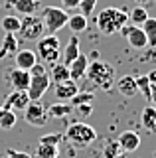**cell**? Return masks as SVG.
<instances>
[{"mask_svg":"<svg viewBox=\"0 0 156 158\" xmlns=\"http://www.w3.org/2000/svg\"><path fill=\"white\" fill-rule=\"evenodd\" d=\"M42 22H43V30L47 34H55L60 32L63 26H67V20H69V14L67 10L57 8V6H46L42 10Z\"/></svg>","mask_w":156,"mask_h":158,"instance_id":"cell-5","label":"cell"},{"mask_svg":"<svg viewBox=\"0 0 156 158\" xmlns=\"http://www.w3.org/2000/svg\"><path fill=\"white\" fill-rule=\"evenodd\" d=\"M6 156L8 158H32L30 154H28V152H20V150H6Z\"/></svg>","mask_w":156,"mask_h":158,"instance_id":"cell-36","label":"cell"},{"mask_svg":"<svg viewBox=\"0 0 156 158\" xmlns=\"http://www.w3.org/2000/svg\"><path fill=\"white\" fill-rule=\"evenodd\" d=\"M46 109H47V117H53V118H63L73 113V107L69 103H53V105L46 107Z\"/></svg>","mask_w":156,"mask_h":158,"instance_id":"cell-22","label":"cell"},{"mask_svg":"<svg viewBox=\"0 0 156 158\" xmlns=\"http://www.w3.org/2000/svg\"><path fill=\"white\" fill-rule=\"evenodd\" d=\"M81 0H61V6L63 10H71V8H79Z\"/></svg>","mask_w":156,"mask_h":158,"instance_id":"cell-37","label":"cell"},{"mask_svg":"<svg viewBox=\"0 0 156 158\" xmlns=\"http://www.w3.org/2000/svg\"><path fill=\"white\" fill-rule=\"evenodd\" d=\"M95 4H97V0H81V4H79L81 14L83 16H91L93 10H95Z\"/></svg>","mask_w":156,"mask_h":158,"instance_id":"cell-33","label":"cell"},{"mask_svg":"<svg viewBox=\"0 0 156 158\" xmlns=\"http://www.w3.org/2000/svg\"><path fill=\"white\" fill-rule=\"evenodd\" d=\"M95 24H97V28H99V32L103 34V36H113V34L121 32V30L129 24V10L109 6V8L101 10V12L97 14Z\"/></svg>","mask_w":156,"mask_h":158,"instance_id":"cell-1","label":"cell"},{"mask_svg":"<svg viewBox=\"0 0 156 158\" xmlns=\"http://www.w3.org/2000/svg\"><path fill=\"white\" fill-rule=\"evenodd\" d=\"M38 0H12V8L22 16H32L38 12Z\"/></svg>","mask_w":156,"mask_h":158,"instance_id":"cell-19","label":"cell"},{"mask_svg":"<svg viewBox=\"0 0 156 158\" xmlns=\"http://www.w3.org/2000/svg\"><path fill=\"white\" fill-rule=\"evenodd\" d=\"M61 140H63V135H61V132H51V135H46V136L40 138L42 144H51V146H57Z\"/></svg>","mask_w":156,"mask_h":158,"instance_id":"cell-31","label":"cell"},{"mask_svg":"<svg viewBox=\"0 0 156 158\" xmlns=\"http://www.w3.org/2000/svg\"><path fill=\"white\" fill-rule=\"evenodd\" d=\"M117 142H119L121 150H125V152H134L136 148L140 146V136L136 135L134 131H125V132H121V135H119Z\"/></svg>","mask_w":156,"mask_h":158,"instance_id":"cell-13","label":"cell"},{"mask_svg":"<svg viewBox=\"0 0 156 158\" xmlns=\"http://www.w3.org/2000/svg\"><path fill=\"white\" fill-rule=\"evenodd\" d=\"M2 30L6 34H18V30H20V18L14 16V14L4 16L2 18Z\"/></svg>","mask_w":156,"mask_h":158,"instance_id":"cell-25","label":"cell"},{"mask_svg":"<svg viewBox=\"0 0 156 158\" xmlns=\"http://www.w3.org/2000/svg\"><path fill=\"white\" fill-rule=\"evenodd\" d=\"M150 101L156 105V83H152V87H150Z\"/></svg>","mask_w":156,"mask_h":158,"instance_id":"cell-38","label":"cell"},{"mask_svg":"<svg viewBox=\"0 0 156 158\" xmlns=\"http://www.w3.org/2000/svg\"><path fill=\"white\" fill-rule=\"evenodd\" d=\"M79 89H77V83L73 79H67V81H61V83H55V97L60 101H69L73 95H77Z\"/></svg>","mask_w":156,"mask_h":158,"instance_id":"cell-15","label":"cell"},{"mask_svg":"<svg viewBox=\"0 0 156 158\" xmlns=\"http://www.w3.org/2000/svg\"><path fill=\"white\" fill-rule=\"evenodd\" d=\"M87 65H89V57H87L85 53H79V56H77V57L71 61V65H69V77L73 79V81L85 77Z\"/></svg>","mask_w":156,"mask_h":158,"instance_id":"cell-16","label":"cell"},{"mask_svg":"<svg viewBox=\"0 0 156 158\" xmlns=\"http://www.w3.org/2000/svg\"><path fill=\"white\" fill-rule=\"evenodd\" d=\"M73 111H77L79 115H83V117H89L91 113H93V105H91V103H87V105H79V107H73Z\"/></svg>","mask_w":156,"mask_h":158,"instance_id":"cell-34","label":"cell"},{"mask_svg":"<svg viewBox=\"0 0 156 158\" xmlns=\"http://www.w3.org/2000/svg\"><path fill=\"white\" fill-rule=\"evenodd\" d=\"M43 73H47V69H46V65H43V63H40V61H38L36 65L30 69V75H43Z\"/></svg>","mask_w":156,"mask_h":158,"instance_id":"cell-35","label":"cell"},{"mask_svg":"<svg viewBox=\"0 0 156 158\" xmlns=\"http://www.w3.org/2000/svg\"><path fill=\"white\" fill-rule=\"evenodd\" d=\"M51 85V79L47 73H43V75H32L30 79V85H28V97H30V101H40L43 97V93L50 89Z\"/></svg>","mask_w":156,"mask_h":158,"instance_id":"cell-8","label":"cell"},{"mask_svg":"<svg viewBox=\"0 0 156 158\" xmlns=\"http://www.w3.org/2000/svg\"><path fill=\"white\" fill-rule=\"evenodd\" d=\"M140 123L146 131H154L156 128V107L146 105L142 109V115H140Z\"/></svg>","mask_w":156,"mask_h":158,"instance_id":"cell-23","label":"cell"},{"mask_svg":"<svg viewBox=\"0 0 156 158\" xmlns=\"http://www.w3.org/2000/svg\"><path fill=\"white\" fill-rule=\"evenodd\" d=\"M146 77H148V81H150V83H156V69H154V71H150Z\"/></svg>","mask_w":156,"mask_h":158,"instance_id":"cell-39","label":"cell"},{"mask_svg":"<svg viewBox=\"0 0 156 158\" xmlns=\"http://www.w3.org/2000/svg\"><path fill=\"white\" fill-rule=\"evenodd\" d=\"M144 30V34H146V40H148V48H156V18H150L140 26Z\"/></svg>","mask_w":156,"mask_h":158,"instance_id":"cell-24","label":"cell"},{"mask_svg":"<svg viewBox=\"0 0 156 158\" xmlns=\"http://www.w3.org/2000/svg\"><path fill=\"white\" fill-rule=\"evenodd\" d=\"M79 53H81L79 52V38L73 36V38H69V42L65 44V48H63V65L69 67L71 61L79 56Z\"/></svg>","mask_w":156,"mask_h":158,"instance_id":"cell-17","label":"cell"},{"mask_svg":"<svg viewBox=\"0 0 156 158\" xmlns=\"http://www.w3.org/2000/svg\"><path fill=\"white\" fill-rule=\"evenodd\" d=\"M121 32L126 36V40H129V44H130L133 49H146V48H148L146 34H144V30L140 26H129V24H126Z\"/></svg>","mask_w":156,"mask_h":158,"instance_id":"cell-9","label":"cell"},{"mask_svg":"<svg viewBox=\"0 0 156 158\" xmlns=\"http://www.w3.org/2000/svg\"><path fill=\"white\" fill-rule=\"evenodd\" d=\"M119 150H121V146H119V142H117V140L107 142V146H105V158H115L117 154H119Z\"/></svg>","mask_w":156,"mask_h":158,"instance_id":"cell-32","label":"cell"},{"mask_svg":"<svg viewBox=\"0 0 156 158\" xmlns=\"http://www.w3.org/2000/svg\"><path fill=\"white\" fill-rule=\"evenodd\" d=\"M16 121H18V117L14 111H4L2 117H0V128L2 131H12L16 127Z\"/></svg>","mask_w":156,"mask_h":158,"instance_id":"cell-28","label":"cell"},{"mask_svg":"<svg viewBox=\"0 0 156 158\" xmlns=\"http://www.w3.org/2000/svg\"><path fill=\"white\" fill-rule=\"evenodd\" d=\"M67 26H69V30L73 34H81V32H85L87 26H89V20H87V16H83V14H71L69 20H67Z\"/></svg>","mask_w":156,"mask_h":158,"instance_id":"cell-21","label":"cell"},{"mask_svg":"<svg viewBox=\"0 0 156 158\" xmlns=\"http://www.w3.org/2000/svg\"><path fill=\"white\" fill-rule=\"evenodd\" d=\"M14 63H16L18 69L30 71V69L38 63V56H36V52H32V49H18V52L14 53Z\"/></svg>","mask_w":156,"mask_h":158,"instance_id":"cell-12","label":"cell"},{"mask_svg":"<svg viewBox=\"0 0 156 158\" xmlns=\"http://www.w3.org/2000/svg\"><path fill=\"white\" fill-rule=\"evenodd\" d=\"M117 91L125 97H134L138 95V87H136V77L133 75H123L117 79Z\"/></svg>","mask_w":156,"mask_h":158,"instance_id":"cell-14","label":"cell"},{"mask_svg":"<svg viewBox=\"0 0 156 158\" xmlns=\"http://www.w3.org/2000/svg\"><path fill=\"white\" fill-rule=\"evenodd\" d=\"M0 158H4V156H0Z\"/></svg>","mask_w":156,"mask_h":158,"instance_id":"cell-42","label":"cell"},{"mask_svg":"<svg viewBox=\"0 0 156 158\" xmlns=\"http://www.w3.org/2000/svg\"><path fill=\"white\" fill-rule=\"evenodd\" d=\"M148 20V12L142 6L133 8V12H129V22H133V26H142V24Z\"/></svg>","mask_w":156,"mask_h":158,"instance_id":"cell-26","label":"cell"},{"mask_svg":"<svg viewBox=\"0 0 156 158\" xmlns=\"http://www.w3.org/2000/svg\"><path fill=\"white\" fill-rule=\"evenodd\" d=\"M30 71H26V69H18L14 67L8 71V83L12 85L14 91H28V85H30Z\"/></svg>","mask_w":156,"mask_h":158,"instance_id":"cell-11","label":"cell"},{"mask_svg":"<svg viewBox=\"0 0 156 158\" xmlns=\"http://www.w3.org/2000/svg\"><path fill=\"white\" fill-rule=\"evenodd\" d=\"M20 48V42H18V36L16 34H6L4 36V42H2V48H0V59L8 57V56H14Z\"/></svg>","mask_w":156,"mask_h":158,"instance_id":"cell-18","label":"cell"},{"mask_svg":"<svg viewBox=\"0 0 156 158\" xmlns=\"http://www.w3.org/2000/svg\"><path fill=\"white\" fill-rule=\"evenodd\" d=\"M85 75H87V79H89L93 85L105 89V91H109V89L115 85V69H113L111 63L103 61V59L89 61Z\"/></svg>","mask_w":156,"mask_h":158,"instance_id":"cell-2","label":"cell"},{"mask_svg":"<svg viewBox=\"0 0 156 158\" xmlns=\"http://www.w3.org/2000/svg\"><path fill=\"white\" fill-rule=\"evenodd\" d=\"M134 2H138V4H144V2H148V0H134Z\"/></svg>","mask_w":156,"mask_h":158,"instance_id":"cell-40","label":"cell"},{"mask_svg":"<svg viewBox=\"0 0 156 158\" xmlns=\"http://www.w3.org/2000/svg\"><path fill=\"white\" fill-rule=\"evenodd\" d=\"M36 56L42 59L43 65H53L61 59V44L55 34H47L38 40V52Z\"/></svg>","mask_w":156,"mask_h":158,"instance_id":"cell-4","label":"cell"},{"mask_svg":"<svg viewBox=\"0 0 156 158\" xmlns=\"http://www.w3.org/2000/svg\"><path fill=\"white\" fill-rule=\"evenodd\" d=\"M63 138H67L69 144L75 146V148H85V146H89L91 142L97 140V132H95V128L91 125L77 121V123H73V125L67 127Z\"/></svg>","mask_w":156,"mask_h":158,"instance_id":"cell-3","label":"cell"},{"mask_svg":"<svg viewBox=\"0 0 156 158\" xmlns=\"http://www.w3.org/2000/svg\"><path fill=\"white\" fill-rule=\"evenodd\" d=\"M24 118L32 127H43L47 123V109L40 101H30V105L24 109Z\"/></svg>","mask_w":156,"mask_h":158,"instance_id":"cell-7","label":"cell"},{"mask_svg":"<svg viewBox=\"0 0 156 158\" xmlns=\"http://www.w3.org/2000/svg\"><path fill=\"white\" fill-rule=\"evenodd\" d=\"M50 79L53 83H61V81H67V79H71L69 77V67L67 65H63V63H53V65H50Z\"/></svg>","mask_w":156,"mask_h":158,"instance_id":"cell-20","label":"cell"},{"mask_svg":"<svg viewBox=\"0 0 156 158\" xmlns=\"http://www.w3.org/2000/svg\"><path fill=\"white\" fill-rule=\"evenodd\" d=\"M36 156L38 158H57L60 156V150H57V146H51V144H38L36 148Z\"/></svg>","mask_w":156,"mask_h":158,"instance_id":"cell-27","label":"cell"},{"mask_svg":"<svg viewBox=\"0 0 156 158\" xmlns=\"http://www.w3.org/2000/svg\"><path fill=\"white\" fill-rule=\"evenodd\" d=\"M4 111H6V109H4V107H0V117H2V113H4Z\"/></svg>","mask_w":156,"mask_h":158,"instance_id":"cell-41","label":"cell"},{"mask_svg":"<svg viewBox=\"0 0 156 158\" xmlns=\"http://www.w3.org/2000/svg\"><path fill=\"white\" fill-rule=\"evenodd\" d=\"M28 105H30V97H28L26 91H14L10 95H6V99H4V109L6 111H24Z\"/></svg>","mask_w":156,"mask_h":158,"instance_id":"cell-10","label":"cell"},{"mask_svg":"<svg viewBox=\"0 0 156 158\" xmlns=\"http://www.w3.org/2000/svg\"><path fill=\"white\" fill-rule=\"evenodd\" d=\"M136 87H138V93H142L144 99H150V87H152V83L148 81V77H146V75L136 77Z\"/></svg>","mask_w":156,"mask_h":158,"instance_id":"cell-30","label":"cell"},{"mask_svg":"<svg viewBox=\"0 0 156 158\" xmlns=\"http://www.w3.org/2000/svg\"><path fill=\"white\" fill-rule=\"evenodd\" d=\"M95 95L89 91H83V93H77V95H73L69 99V105L71 107H79V105H87V103H93Z\"/></svg>","mask_w":156,"mask_h":158,"instance_id":"cell-29","label":"cell"},{"mask_svg":"<svg viewBox=\"0 0 156 158\" xmlns=\"http://www.w3.org/2000/svg\"><path fill=\"white\" fill-rule=\"evenodd\" d=\"M43 22L40 16H36V14H32V16H24L20 20V30H18V34H20L22 40H26V42H38L42 36H43Z\"/></svg>","mask_w":156,"mask_h":158,"instance_id":"cell-6","label":"cell"}]
</instances>
